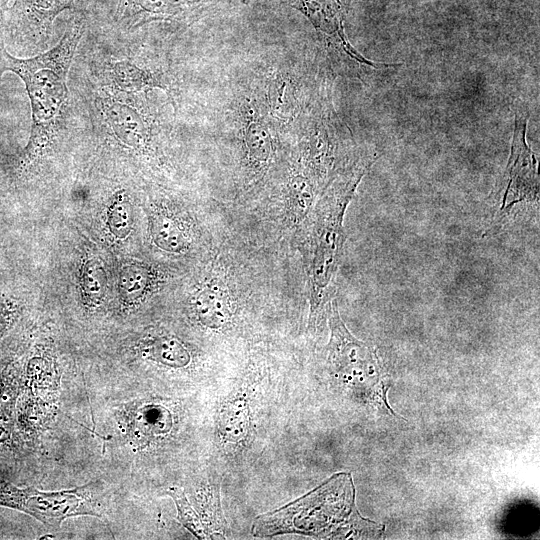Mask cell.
Segmentation results:
<instances>
[{"label":"cell","mask_w":540,"mask_h":540,"mask_svg":"<svg viewBox=\"0 0 540 540\" xmlns=\"http://www.w3.org/2000/svg\"><path fill=\"white\" fill-rule=\"evenodd\" d=\"M85 21L75 17L59 43L31 58H16L1 50L0 71H11L25 84L30 99L32 128L25 156L30 160L52 140L68 97V71L84 32Z\"/></svg>","instance_id":"cell-1"},{"label":"cell","mask_w":540,"mask_h":540,"mask_svg":"<svg viewBox=\"0 0 540 540\" xmlns=\"http://www.w3.org/2000/svg\"><path fill=\"white\" fill-rule=\"evenodd\" d=\"M369 165L367 162H359L339 175L317 204L310 265V330L316 329L328 302V290L344 242V213Z\"/></svg>","instance_id":"cell-2"},{"label":"cell","mask_w":540,"mask_h":540,"mask_svg":"<svg viewBox=\"0 0 540 540\" xmlns=\"http://www.w3.org/2000/svg\"><path fill=\"white\" fill-rule=\"evenodd\" d=\"M349 474H338L309 494L288 505L257 517L252 533L257 537H271L285 533H299L316 537H345L351 532V519L361 516L354 505V487L350 481L339 494Z\"/></svg>","instance_id":"cell-3"},{"label":"cell","mask_w":540,"mask_h":540,"mask_svg":"<svg viewBox=\"0 0 540 540\" xmlns=\"http://www.w3.org/2000/svg\"><path fill=\"white\" fill-rule=\"evenodd\" d=\"M235 122L249 162L260 170L267 167L274 155L275 126L279 122L270 100L269 87H257L238 98Z\"/></svg>","instance_id":"cell-4"},{"label":"cell","mask_w":540,"mask_h":540,"mask_svg":"<svg viewBox=\"0 0 540 540\" xmlns=\"http://www.w3.org/2000/svg\"><path fill=\"white\" fill-rule=\"evenodd\" d=\"M329 325L328 362L334 374L352 384L379 376L380 363L375 350L348 331L335 301L329 303Z\"/></svg>","instance_id":"cell-5"},{"label":"cell","mask_w":540,"mask_h":540,"mask_svg":"<svg viewBox=\"0 0 540 540\" xmlns=\"http://www.w3.org/2000/svg\"><path fill=\"white\" fill-rule=\"evenodd\" d=\"M527 114L516 115L511 154L505 172V188L500 217L522 201H533L538 197V174L536 159L526 143Z\"/></svg>","instance_id":"cell-6"},{"label":"cell","mask_w":540,"mask_h":540,"mask_svg":"<svg viewBox=\"0 0 540 540\" xmlns=\"http://www.w3.org/2000/svg\"><path fill=\"white\" fill-rule=\"evenodd\" d=\"M72 4L73 0H15L7 27L17 41L38 44L47 40L55 18Z\"/></svg>","instance_id":"cell-7"},{"label":"cell","mask_w":540,"mask_h":540,"mask_svg":"<svg viewBox=\"0 0 540 540\" xmlns=\"http://www.w3.org/2000/svg\"><path fill=\"white\" fill-rule=\"evenodd\" d=\"M20 510L51 526H59L70 516L80 514L98 516L90 503L86 486L59 492H40L25 488Z\"/></svg>","instance_id":"cell-8"},{"label":"cell","mask_w":540,"mask_h":540,"mask_svg":"<svg viewBox=\"0 0 540 540\" xmlns=\"http://www.w3.org/2000/svg\"><path fill=\"white\" fill-rule=\"evenodd\" d=\"M216 0H119L116 20L126 28L153 21L180 19Z\"/></svg>","instance_id":"cell-9"},{"label":"cell","mask_w":540,"mask_h":540,"mask_svg":"<svg viewBox=\"0 0 540 540\" xmlns=\"http://www.w3.org/2000/svg\"><path fill=\"white\" fill-rule=\"evenodd\" d=\"M99 100L104 121L122 143L134 148L148 143L153 124L139 106L122 98L105 97Z\"/></svg>","instance_id":"cell-10"},{"label":"cell","mask_w":540,"mask_h":540,"mask_svg":"<svg viewBox=\"0 0 540 540\" xmlns=\"http://www.w3.org/2000/svg\"><path fill=\"white\" fill-rule=\"evenodd\" d=\"M291 6L301 11L313 25L328 35H337L344 50L355 60L376 67L377 64L366 61L347 42L343 33V7L339 0H286Z\"/></svg>","instance_id":"cell-11"},{"label":"cell","mask_w":540,"mask_h":540,"mask_svg":"<svg viewBox=\"0 0 540 540\" xmlns=\"http://www.w3.org/2000/svg\"><path fill=\"white\" fill-rule=\"evenodd\" d=\"M108 75L118 92L137 93L152 87L167 88L162 76L136 65L131 60L116 61Z\"/></svg>","instance_id":"cell-12"},{"label":"cell","mask_w":540,"mask_h":540,"mask_svg":"<svg viewBox=\"0 0 540 540\" xmlns=\"http://www.w3.org/2000/svg\"><path fill=\"white\" fill-rule=\"evenodd\" d=\"M194 308L199 321L206 327L218 329L231 317V307L226 292L211 285L203 288L196 296Z\"/></svg>","instance_id":"cell-13"},{"label":"cell","mask_w":540,"mask_h":540,"mask_svg":"<svg viewBox=\"0 0 540 540\" xmlns=\"http://www.w3.org/2000/svg\"><path fill=\"white\" fill-rule=\"evenodd\" d=\"M249 429V406L242 396L226 402L219 416V432L228 442H239L246 438Z\"/></svg>","instance_id":"cell-14"},{"label":"cell","mask_w":540,"mask_h":540,"mask_svg":"<svg viewBox=\"0 0 540 540\" xmlns=\"http://www.w3.org/2000/svg\"><path fill=\"white\" fill-rule=\"evenodd\" d=\"M151 235L155 244L167 252L180 253L187 246L186 236L178 223L164 214L152 217Z\"/></svg>","instance_id":"cell-15"},{"label":"cell","mask_w":540,"mask_h":540,"mask_svg":"<svg viewBox=\"0 0 540 540\" xmlns=\"http://www.w3.org/2000/svg\"><path fill=\"white\" fill-rule=\"evenodd\" d=\"M149 354L157 362L173 368L184 367L190 362L188 350L174 337L165 336L155 339L150 344Z\"/></svg>","instance_id":"cell-16"},{"label":"cell","mask_w":540,"mask_h":540,"mask_svg":"<svg viewBox=\"0 0 540 540\" xmlns=\"http://www.w3.org/2000/svg\"><path fill=\"white\" fill-rule=\"evenodd\" d=\"M287 197L291 211L303 218L309 211L314 198L313 183L301 173L292 175L287 184Z\"/></svg>","instance_id":"cell-17"},{"label":"cell","mask_w":540,"mask_h":540,"mask_svg":"<svg viewBox=\"0 0 540 540\" xmlns=\"http://www.w3.org/2000/svg\"><path fill=\"white\" fill-rule=\"evenodd\" d=\"M151 274L147 267L139 264L127 265L121 270L119 289L121 295L129 301L140 298L148 289Z\"/></svg>","instance_id":"cell-18"},{"label":"cell","mask_w":540,"mask_h":540,"mask_svg":"<svg viewBox=\"0 0 540 540\" xmlns=\"http://www.w3.org/2000/svg\"><path fill=\"white\" fill-rule=\"evenodd\" d=\"M168 494L174 500L178 515V521L187 528L198 539L213 538L212 533L202 523L200 517L188 502L183 490L172 487L168 490Z\"/></svg>","instance_id":"cell-19"},{"label":"cell","mask_w":540,"mask_h":540,"mask_svg":"<svg viewBox=\"0 0 540 540\" xmlns=\"http://www.w3.org/2000/svg\"><path fill=\"white\" fill-rule=\"evenodd\" d=\"M133 226V208L125 194L119 193L108 210V227L119 239H125Z\"/></svg>","instance_id":"cell-20"},{"label":"cell","mask_w":540,"mask_h":540,"mask_svg":"<svg viewBox=\"0 0 540 540\" xmlns=\"http://www.w3.org/2000/svg\"><path fill=\"white\" fill-rule=\"evenodd\" d=\"M81 285L85 298L89 302H99L106 291L107 279L102 265L94 260H88L82 269Z\"/></svg>","instance_id":"cell-21"},{"label":"cell","mask_w":540,"mask_h":540,"mask_svg":"<svg viewBox=\"0 0 540 540\" xmlns=\"http://www.w3.org/2000/svg\"><path fill=\"white\" fill-rule=\"evenodd\" d=\"M15 0H0V20L4 19L9 14Z\"/></svg>","instance_id":"cell-22"},{"label":"cell","mask_w":540,"mask_h":540,"mask_svg":"<svg viewBox=\"0 0 540 540\" xmlns=\"http://www.w3.org/2000/svg\"><path fill=\"white\" fill-rule=\"evenodd\" d=\"M6 329V319L2 312L0 311V337L3 335L4 331Z\"/></svg>","instance_id":"cell-23"},{"label":"cell","mask_w":540,"mask_h":540,"mask_svg":"<svg viewBox=\"0 0 540 540\" xmlns=\"http://www.w3.org/2000/svg\"><path fill=\"white\" fill-rule=\"evenodd\" d=\"M2 75L1 71H0V76Z\"/></svg>","instance_id":"cell-24"}]
</instances>
